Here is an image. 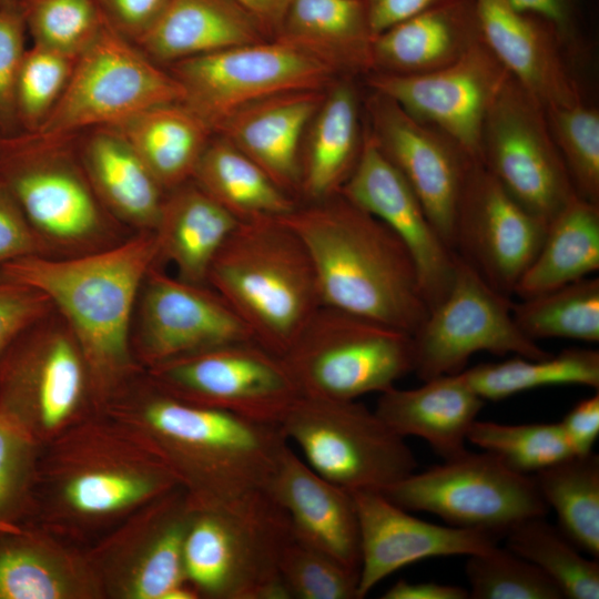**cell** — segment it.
Wrapping results in <instances>:
<instances>
[{"label":"cell","instance_id":"obj_32","mask_svg":"<svg viewBox=\"0 0 599 599\" xmlns=\"http://www.w3.org/2000/svg\"><path fill=\"white\" fill-rule=\"evenodd\" d=\"M189 182L164 197L153 232L159 257L175 265L177 277L206 284L212 262L240 221L195 182Z\"/></svg>","mask_w":599,"mask_h":599},{"label":"cell","instance_id":"obj_35","mask_svg":"<svg viewBox=\"0 0 599 599\" xmlns=\"http://www.w3.org/2000/svg\"><path fill=\"white\" fill-rule=\"evenodd\" d=\"M599 268V204L578 195L547 224L541 246L514 294L531 297Z\"/></svg>","mask_w":599,"mask_h":599},{"label":"cell","instance_id":"obj_38","mask_svg":"<svg viewBox=\"0 0 599 599\" xmlns=\"http://www.w3.org/2000/svg\"><path fill=\"white\" fill-rule=\"evenodd\" d=\"M460 373L484 400H500L551 385H583L598 389L599 353L568 348L545 358L517 356L499 363H483Z\"/></svg>","mask_w":599,"mask_h":599},{"label":"cell","instance_id":"obj_45","mask_svg":"<svg viewBox=\"0 0 599 599\" xmlns=\"http://www.w3.org/2000/svg\"><path fill=\"white\" fill-rule=\"evenodd\" d=\"M33 44L78 58L105 19L97 0H21Z\"/></svg>","mask_w":599,"mask_h":599},{"label":"cell","instance_id":"obj_27","mask_svg":"<svg viewBox=\"0 0 599 599\" xmlns=\"http://www.w3.org/2000/svg\"><path fill=\"white\" fill-rule=\"evenodd\" d=\"M325 92L292 91L262 99L232 113L216 132L294 196L301 191L302 139Z\"/></svg>","mask_w":599,"mask_h":599},{"label":"cell","instance_id":"obj_58","mask_svg":"<svg viewBox=\"0 0 599 599\" xmlns=\"http://www.w3.org/2000/svg\"><path fill=\"white\" fill-rule=\"evenodd\" d=\"M4 138H6V136H3V135L0 133V149H1L2 144H3V142H4Z\"/></svg>","mask_w":599,"mask_h":599},{"label":"cell","instance_id":"obj_8","mask_svg":"<svg viewBox=\"0 0 599 599\" xmlns=\"http://www.w3.org/2000/svg\"><path fill=\"white\" fill-rule=\"evenodd\" d=\"M280 427L316 474L348 491L380 493L417 467L404 437L356 400L301 396Z\"/></svg>","mask_w":599,"mask_h":599},{"label":"cell","instance_id":"obj_47","mask_svg":"<svg viewBox=\"0 0 599 599\" xmlns=\"http://www.w3.org/2000/svg\"><path fill=\"white\" fill-rule=\"evenodd\" d=\"M73 58L33 44L27 49L16 82V111L20 130L35 134L61 99L71 78Z\"/></svg>","mask_w":599,"mask_h":599},{"label":"cell","instance_id":"obj_36","mask_svg":"<svg viewBox=\"0 0 599 599\" xmlns=\"http://www.w3.org/2000/svg\"><path fill=\"white\" fill-rule=\"evenodd\" d=\"M98 129L84 146V162L94 189L118 215L153 231L164 200L163 187L116 130Z\"/></svg>","mask_w":599,"mask_h":599},{"label":"cell","instance_id":"obj_11","mask_svg":"<svg viewBox=\"0 0 599 599\" xmlns=\"http://www.w3.org/2000/svg\"><path fill=\"white\" fill-rule=\"evenodd\" d=\"M195 505L176 486L150 500L87 549L103 599H199L183 549Z\"/></svg>","mask_w":599,"mask_h":599},{"label":"cell","instance_id":"obj_16","mask_svg":"<svg viewBox=\"0 0 599 599\" xmlns=\"http://www.w3.org/2000/svg\"><path fill=\"white\" fill-rule=\"evenodd\" d=\"M21 336L0 361V410L43 445L99 408L71 333Z\"/></svg>","mask_w":599,"mask_h":599},{"label":"cell","instance_id":"obj_50","mask_svg":"<svg viewBox=\"0 0 599 599\" xmlns=\"http://www.w3.org/2000/svg\"><path fill=\"white\" fill-rule=\"evenodd\" d=\"M50 304L43 293L0 277V361Z\"/></svg>","mask_w":599,"mask_h":599},{"label":"cell","instance_id":"obj_34","mask_svg":"<svg viewBox=\"0 0 599 599\" xmlns=\"http://www.w3.org/2000/svg\"><path fill=\"white\" fill-rule=\"evenodd\" d=\"M109 128L129 142L163 190H173L193 179L213 132L184 102L150 108Z\"/></svg>","mask_w":599,"mask_h":599},{"label":"cell","instance_id":"obj_28","mask_svg":"<svg viewBox=\"0 0 599 599\" xmlns=\"http://www.w3.org/2000/svg\"><path fill=\"white\" fill-rule=\"evenodd\" d=\"M480 41L474 0H450L375 35L370 72L396 75L432 72L457 61Z\"/></svg>","mask_w":599,"mask_h":599},{"label":"cell","instance_id":"obj_1","mask_svg":"<svg viewBox=\"0 0 599 599\" xmlns=\"http://www.w3.org/2000/svg\"><path fill=\"white\" fill-rule=\"evenodd\" d=\"M176 486L138 428L98 409L41 446L27 525L88 549Z\"/></svg>","mask_w":599,"mask_h":599},{"label":"cell","instance_id":"obj_44","mask_svg":"<svg viewBox=\"0 0 599 599\" xmlns=\"http://www.w3.org/2000/svg\"><path fill=\"white\" fill-rule=\"evenodd\" d=\"M473 599H561L557 585L536 565L497 545L468 556Z\"/></svg>","mask_w":599,"mask_h":599},{"label":"cell","instance_id":"obj_51","mask_svg":"<svg viewBox=\"0 0 599 599\" xmlns=\"http://www.w3.org/2000/svg\"><path fill=\"white\" fill-rule=\"evenodd\" d=\"M510 2L518 10L547 22L571 60L581 52L583 0H510Z\"/></svg>","mask_w":599,"mask_h":599},{"label":"cell","instance_id":"obj_52","mask_svg":"<svg viewBox=\"0 0 599 599\" xmlns=\"http://www.w3.org/2000/svg\"><path fill=\"white\" fill-rule=\"evenodd\" d=\"M44 246L42 237L0 183V265L19 257L41 254Z\"/></svg>","mask_w":599,"mask_h":599},{"label":"cell","instance_id":"obj_33","mask_svg":"<svg viewBox=\"0 0 599 599\" xmlns=\"http://www.w3.org/2000/svg\"><path fill=\"white\" fill-rule=\"evenodd\" d=\"M276 38L312 53L337 73L370 72L374 37L363 0H291Z\"/></svg>","mask_w":599,"mask_h":599},{"label":"cell","instance_id":"obj_2","mask_svg":"<svg viewBox=\"0 0 599 599\" xmlns=\"http://www.w3.org/2000/svg\"><path fill=\"white\" fill-rule=\"evenodd\" d=\"M101 409L152 443L197 507H229L267 494L287 446L280 425L181 399L144 369Z\"/></svg>","mask_w":599,"mask_h":599},{"label":"cell","instance_id":"obj_22","mask_svg":"<svg viewBox=\"0 0 599 599\" xmlns=\"http://www.w3.org/2000/svg\"><path fill=\"white\" fill-rule=\"evenodd\" d=\"M0 183L42 237L77 242L99 227V209L84 179L50 143L31 134L6 136Z\"/></svg>","mask_w":599,"mask_h":599},{"label":"cell","instance_id":"obj_5","mask_svg":"<svg viewBox=\"0 0 599 599\" xmlns=\"http://www.w3.org/2000/svg\"><path fill=\"white\" fill-rule=\"evenodd\" d=\"M206 284L257 344L281 357L322 306L307 251L281 217L241 221L212 262Z\"/></svg>","mask_w":599,"mask_h":599},{"label":"cell","instance_id":"obj_24","mask_svg":"<svg viewBox=\"0 0 599 599\" xmlns=\"http://www.w3.org/2000/svg\"><path fill=\"white\" fill-rule=\"evenodd\" d=\"M481 40L507 73L545 108L572 105L583 95L554 29L510 0H474Z\"/></svg>","mask_w":599,"mask_h":599},{"label":"cell","instance_id":"obj_39","mask_svg":"<svg viewBox=\"0 0 599 599\" xmlns=\"http://www.w3.org/2000/svg\"><path fill=\"white\" fill-rule=\"evenodd\" d=\"M538 490L558 528L577 548L599 558V456H571L537 471Z\"/></svg>","mask_w":599,"mask_h":599},{"label":"cell","instance_id":"obj_40","mask_svg":"<svg viewBox=\"0 0 599 599\" xmlns=\"http://www.w3.org/2000/svg\"><path fill=\"white\" fill-rule=\"evenodd\" d=\"M512 317L530 339L599 342V278L583 277L511 304Z\"/></svg>","mask_w":599,"mask_h":599},{"label":"cell","instance_id":"obj_41","mask_svg":"<svg viewBox=\"0 0 599 599\" xmlns=\"http://www.w3.org/2000/svg\"><path fill=\"white\" fill-rule=\"evenodd\" d=\"M507 548L540 568L564 598L598 599V559L585 558L558 527L544 517L525 519L505 534Z\"/></svg>","mask_w":599,"mask_h":599},{"label":"cell","instance_id":"obj_17","mask_svg":"<svg viewBox=\"0 0 599 599\" xmlns=\"http://www.w3.org/2000/svg\"><path fill=\"white\" fill-rule=\"evenodd\" d=\"M546 229L479 161L470 164L456 206L453 252L490 287L508 298L514 295Z\"/></svg>","mask_w":599,"mask_h":599},{"label":"cell","instance_id":"obj_13","mask_svg":"<svg viewBox=\"0 0 599 599\" xmlns=\"http://www.w3.org/2000/svg\"><path fill=\"white\" fill-rule=\"evenodd\" d=\"M479 161L517 203L546 224L577 195L545 106L510 75L486 114Z\"/></svg>","mask_w":599,"mask_h":599},{"label":"cell","instance_id":"obj_56","mask_svg":"<svg viewBox=\"0 0 599 599\" xmlns=\"http://www.w3.org/2000/svg\"><path fill=\"white\" fill-rule=\"evenodd\" d=\"M383 599H467L469 592L463 587L437 582L396 581L382 596Z\"/></svg>","mask_w":599,"mask_h":599},{"label":"cell","instance_id":"obj_21","mask_svg":"<svg viewBox=\"0 0 599 599\" xmlns=\"http://www.w3.org/2000/svg\"><path fill=\"white\" fill-rule=\"evenodd\" d=\"M338 193L394 232L414 261L429 311L438 305L454 280L455 253L367 128L357 163Z\"/></svg>","mask_w":599,"mask_h":599},{"label":"cell","instance_id":"obj_4","mask_svg":"<svg viewBox=\"0 0 599 599\" xmlns=\"http://www.w3.org/2000/svg\"><path fill=\"white\" fill-rule=\"evenodd\" d=\"M281 219L307 251L323 306L410 335L424 322L429 308L414 261L377 217L336 193Z\"/></svg>","mask_w":599,"mask_h":599},{"label":"cell","instance_id":"obj_31","mask_svg":"<svg viewBox=\"0 0 599 599\" xmlns=\"http://www.w3.org/2000/svg\"><path fill=\"white\" fill-rule=\"evenodd\" d=\"M359 111L354 83L335 80L312 118L302 146L300 194L307 202L335 195L353 172L364 138Z\"/></svg>","mask_w":599,"mask_h":599},{"label":"cell","instance_id":"obj_37","mask_svg":"<svg viewBox=\"0 0 599 599\" xmlns=\"http://www.w3.org/2000/svg\"><path fill=\"white\" fill-rule=\"evenodd\" d=\"M192 180L240 222L283 217L298 204L221 135L207 143Z\"/></svg>","mask_w":599,"mask_h":599},{"label":"cell","instance_id":"obj_26","mask_svg":"<svg viewBox=\"0 0 599 599\" xmlns=\"http://www.w3.org/2000/svg\"><path fill=\"white\" fill-rule=\"evenodd\" d=\"M0 599H103L87 549L33 525L0 529Z\"/></svg>","mask_w":599,"mask_h":599},{"label":"cell","instance_id":"obj_7","mask_svg":"<svg viewBox=\"0 0 599 599\" xmlns=\"http://www.w3.org/2000/svg\"><path fill=\"white\" fill-rule=\"evenodd\" d=\"M282 358L301 396L321 400L383 393L414 370L410 334L323 305Z\"/></svg>","mask_w":599,"mask_h":599},{"label":"cell","instance_id":"obj_19","mask_svg":"<svg viewBox=\"0 0 599 599\" xmlns=\"http://www.w3.org/2000/svg\"><path fill=\"white\" fill-rule=\"evenodd\" d=\"M366 111L368 132L415 192L453 251L456 206L475 160L443 132L414 119L378 92H370Z\"/></svg>","mask_w":599,"mask_h":599},{"label":"cell","instance_id":"obj_25","mask_svg":"<svg viewBox=\"0 0 599 599\" xmlns=\"http://www.w3.org/2000/svg\"><path fill=\"white\" fill-rule=\"evenodd\" d=\"M267 493L287 515L296 541L359 573V525L351 491L321 477L287 445Z\"/></svg>","mask_w":599,"mask_h":599},{"label":"cell","instance_id":"obj_10","mask_svg":"<svg viewBox=\"0 0 599 599\" xmlns=\"http://www.w3.org/2000/svg\"><path fill=\"white\" fill-rule=\"evenodd\" d=\"M380 494L407 511L433 512L450 526L498 536L525 519L545 517L549 508L532 476L514 470L486 450H467L414 471Z\"/></svg>","mask_w":599,"mask_h":599},{"label":"cell","instance_id":"obj_20","mask_svg":"<svg viewBox=\"0 0 599 599\" xmlns=\"http://www.w3.org/2000/svg\"><path fill=\"white\" fill-rule=\"evenodd\" d=\"M244 341H254L251 332L211 286L150 270L142 285L139 339L132 346L143 369Z\"/></svg>","mask_w":599,"mask_h":599},{"label":"cell","instance_id":"obj_57","mask_svg":"<svg viewBox=\"0 0 599 599\" xmlns=\"http://www.w3.org/2000/svg\"><path fill=\"white\" fill-rule=\"evenodd\" d=\"M247 10L265 32L277 33L291 0H234Z\"/></svg>","mask_w":599,"mask_h":599},{"label":"cell","instance_id":"obj_14","mask_svg":"<svg viewBox=\"0 0 599 599\" xmlns=\"http://www.w3.org/2000/svg\"><path fill=\"white\" fill-rule=\"evenodd\" d=\"M144 370L181 399L265 424L280 425L301 397L283 358L255 341L189 354Z\"/></svg>","mask_w":599,"mask_h":599},{"label":"cell","instance_id":"obj_15","mask_svg":"<svg viewBox=\"0 0 599 599\" xmlns=\"http://www.w3.org/2000/svg\"><path fill=\"white\" fill-rule=\"evenodd\" d=\"M511 304L455 254L449 292L412 335L413 372L424 382L457 374L478 352L532 359L551 355L519 329Z\"/></svg>","mask_w":599,"mask_h":599},{"label":"cell","instance_id":"obj_48","mask_svg":"<svg viewBox=\"0 0 599 599\" xmlns=\"http://www.w3.org/2000/svg\"><path fill=\"white\" fill-rule=\"evenodd\" d=\"M278 571L291 598L358 599V572L293 537L281 551Z\"/></svg>","mask_w":599,"mask_h":599},{"label":"cell","instance_id":"obj_46","mask_svg":"<svg viewBox=\"0 0 599 599\" xmlns=\"http://www.w3.org/2000/svg\"><path fill=\"white\" fill-rule=\"evenodd\" d=\"M41 446L0 410V529L29 521Z\"/></svg>","mask_w":599,"mask_h":599},{"label":"cell","instance_id":"obj_49","mask_svg":"<svg viewBox=\"0 0 599 599\" xmlns=\"http://www.w3.org/2000/svg\"><path fill=\"white\" fill-rule=\"evenodd\" d=\"M26 21L21 0H0V133L18 135L16 82L27 51Z\"/></svg>","mask_w":599,"mask_h":599},{"label":"cell","instance_id":"obj_3","mask_svg":"<svg viewBox=\"0 0 599 599\" xmlns=\"http://www.w3.org/2000/svg\"><path fill=\"white\" fill-rule=\"evenodd\" d=\"M158 258L155 233L148 231L82 257L52 260L35 254L0 265V277L43 293L65 316L99 409L143 369L133 354L130 321L138 291Z\"/></svg>","mask_w":599,"mask_h":599},{"label":"cell","instance_id":"obj_54","mask_svg":"<svg viewBox=\"0 0 599 599\" xmlns=\"http://www.w3.org/2000/svg\"><path fill=\"white\" fill-rule=\"evenodd\" d=\"M575 456L592 451L599 435V395L578 402L560 422Z\"/></svg>","mask_w":599,"mask_h":599},{"label":"cell","instance_id":"obj_18","mask_svg":"<svg viewBox=\"0 0 599 599\" xmlns=\"http://www.w3.org/2000/svg\"><path fill=\"white\" fill-rule=\"evenodd\" d=\"M508 77L481 40L441 69L412 75L370 72L366 81L370 91L389 98L479 161L486 114Z\"/></svg>","mask_w":599,"mask_h":599},{"label":"cell","instance_id":"obj_53","mask_svg":"<svg viewBox=\"0 0 599 599\" xmlns=\"http://www.w3.org/2000/svg\"><path fill=\"white\" fill-rule=\"evenodd\" d=\"M170 0H97L105 21L135 43L158 20Z\"/></svg>","mask_w":599,"mask_h":599},{"label":"cell","instance_id":"obj_43","mask_svg":"<svg viewBox=\"0 0 599 599\" xmlns=\"http://www.w3.org/2000/svg\"><path fill=\"white\" fill-rule=\"evenodd\" d=\"M548 125L578 196L599 204V110L586 100L545 108Z\"/></svg>","mask_w":599,"mask_h":599},{"label":"cell","instance_id":"obj_42","mask_svg":"<svg viewBox=\"0 0 599 599\" xmlns=\"http://www.w3.org/2000/svg\"><path fill=\"white\" fill-rule=\"evenodd\" d=\"M467 440L526 475L575 456L560 423L508 425L476 419Z\"/></svg>","mask_w":599,"mask_h":599},{"label":"cell","instance_id":"obj_9","mask_svg":"<svg viewBox=\"0 0 599 599\" xmlns=\"http://www.w3.org/2000/svg\"><path fill=\"white\" fill-rule=\"evenodd\" d=\"M184 102L177 80L106 21L78 57L69 83L34 135L54 143L87 128L115 126L156 105Z\"/></svg>","mask_w":599,"mask_h":599},{"label":"cell","instance_id":"obj_6","mask_svg":"<svg viewBox=\"0 0 599 599\" xmlns=\"http://www.w3.org/2000/svg\"><path fill=\"white\" fill-rule=\"evenodd\" d=\"M291 538L287 515L268 493L229 507L195 506L185 579L199 599H290L278 559Z\"/></svg>","mask_w":599,"mask_h":599},{"label":"cell","instance_id":"obj_12","mask_svg":"<svg viewBox=\"0 0 599 599\" xmlns=\"http://www.w3.org/2000/svg\"><path fill=\"white\" fill-rule=\"evenodd\" d=\"M184 103L216 131L238 109L281 93L325 90L338 74L312 53L281 39L262 40L171 64Z\"/></svg>","mask_w":599,"mask_h":599},{"label":"cell","instance_id":"obj_29","mask_svg":"<svg viewBox=\"0 0 599 599\" xmlns=\"http://www.w3.org/2000/svg\"><path fill=\"white\" fill-rule=\"evenodd\" d=\"M485 400L461 373L440 375L412 389L380 393L376 415L397 435L425 439L444 460L467 451L470 426Z\"/></svg>","mask_w":599,"mask_h":599},{"label":"cell","instance_id":"obj_55","mask_svg":"<svg viewBox=\"0 0 599 599\" xmlns=\"http://www.w3.org/2000/svg\"><path fill=\"white\" fill-rule=\"evenodd\" d=\"M373 37L427 9L450 0H363Z\"/></svg>","mask_w":599,"mask_h":599},{"label":"cell","instance_id":"obj_30","mask_svg":"<svg viewBox=\"0 0 599 599\" xmlns=\"http://www.w3.org/2000/svg\"><path fill=\"white\" fill-rule=\"evenodd\" d=\"M260 22L234 0H170L134 44L158 64L265 40Z\"/></svg>","mask_w":599,"mask_h":599},{"label":"cell","instance_id":"obj_23","mask_svg":"<svg viewBox=\"0 0 599 599\" xmlns=\"http://www.w3.org/2000/svg\"><path fill=\"white\" fill-rule=\"evenodd\" d=\"M358 517L361 567L358 599L379 581L413 562L438 556L483 552L500 536L481 529L435 525L372 490L351 491Z\"/></svg>","mask_w":599,"mask_h":599}]
</instances>
